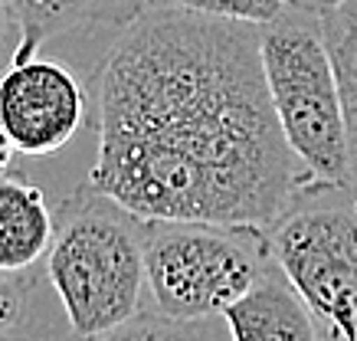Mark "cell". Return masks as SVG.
<instances>
[{
	"instance_id": "cell-1",
	"label": "cell",
	"mask_w": 357,
	"mask_h": 341,
	"mask_svg": "<svg viewBox=\"0 0 357 341\" xmlns=\"http://www.w3.org/2000/svg\"><path fill=\"white\" fill-rule=\"evenodd\" d=\"M89 188L141 220L269 227L308 174L272 112L259 26L148 7L96 89Z\"/></svg>"
},
{
	"instance_id": "cell-2",
	"label": "cell",
	"mask_w": 357,
	"mask_h": 341,
	"mask_svg": "<svg viewBox=\"0 0 357 341\" xmlns=\"http://www.w3.org/2000/svg\"><path fill=\"white\" fill-rule=\"evenodd\" d=\"M46 275L79 341L135 319L144 298V220L79 184L56 207Z\"/></svg>"
},
{
	"instance_id": "cell-3",
	"label": "cell",
	"mask_w": 357,
	"mask_h": 341,
	"mask_svg": "<svg viewBox=\"0 0 357 341\" xmlns=\"http://www.w3.org/2000/svg\"><path fill=\"white\" fill-rule=\"evenodd\" d=\"M259 56L272 112L305 174L351 184L344 112L321 17L285 3L275 20L259 26Z\"/></svg>"
},
{
	"instance_id": "cell-4",
	"label": "cell",
	"mask_w": 357,
	"mask_h": 341,
	"mask_svg": "<svg viewBox=\"0 0 357 341\" xmlns=\"http://www.w3.org/2000/svg\"><path fill=\"white\" fill-rule=\"evenodd\" d=\"M269 256L328 338L357 341V188L308 177L266 227Z\"/></svg>"
},
{
	"instance_id": "cell-5",
	"label": "cell",
	"mask_w": 357,
	"mask_h": 341,
	"mask_svg": "<svg viewBox=\"0 0 357 341\" xmlns=\"http://www.w3.org/2000/svg\"><path fill=\"white\" fill-rule=\"evenodd\" d=\"M272 266L262 227L144 220V286L171 319L210 321Z\"/></svg>"
},
{
	"instance_id": "cell-6",
	"label": "cell",
	"mask_w": 357,
	"mask_h": 341,
	"mask_svg": "<svg viewBox=\"0 0 357 341\" xmlns=\"http://www.w3.org/2000/svg\"><path fill=\"white\" fill-rule=\"evenodd\" d=\"M86 89L59 59H13L0 73V125L23 158H50L86 121Z\"/></svg>"
},
{
	"instance_id": "cell-7",
	"label": "cell",
	"mask_w": 357,
	"mask_h": 341,
	"mask_svg": "<svg viewBox=\"0 0 357 341\" xmlns=\"http://www.w3.org/2000/svg\"><path fill=\"white\" fill-rule=\"evenodd\" d=\"M223 321L233 341H331L275 263L223 312Z\"/></svg>"
},
{
	"instance_id": "cell-8",
	"label": "cell",
	"mask_w": 357,
	"mask_h": 341,
	"mask_svg": "<svg viewBox=\"0 0 357 341\" xmlns=\"http://www.w3.org/2000/svg\"><path fill=\"white\" fill-rule=\"evenodd\" d=\"M56 236V213L40 184L20 171L0 174V273H33Z\"/></svg>"
},
{
	"instance_id": "cell-9",
	"label": "cell",
	"mask_w": 357,
	"mask_h": 341,
	"mask_svg": "<svg viewBox=\"0 0 357 341\" xmlns=\"http://www.w3.org/2000/svg\"><path fill=\"white\" fill-rule=\"evenodd\" d=\"M7 7L20 26L13 59H30L53 36L82 26H128L148 10V0H7Z\"/></svg>"
},
{
	"instance_id": "cell-10",
	"label": "cell",
	"mask_w": 357,
	"mask_h": 341,
	"mask_svg": "<svg viewBox=\"0 0 357 341\" xmlns=\"http://www.w3.org/2000/svg\"><path fill=\"white\" fill-rule=\"evenodd\" d=\"M321 33L337 79V96L347 128V158L351 184L357 188V0H347L335 10L321 13Z\"/></svg>"
},
{
	"instance_id": "cell-11",
	"label": "cell",
	"mask_w": 357,
	"mask_h": 341,
	"mask_svg": "<svg viewBox=\"0 0 357 341\" xmlns=\"http://www.w3.org/2000/svg\"><path fill=\"white\" fill-rule=\"evenodd\" d=\"M89 341H217L210 321H187L171 319V315H135V319L121 321L119 328L105 331L98 338Z\"/></svg>"
},
{
	"instance_id": "cell-12",
	"label": "cell",
	"mask_w": 357,
	"mask_h": 341,
	"mask_svg": "<svg viewBox=\"0 0 357 341\" xmlns=\"http://www.w3.org/2000/svg\"><path fill=\"white\" fill-rule=\"evenodd\" d=\"M289 0H148V7H174V10H190L217 20H236V23H262L275 20L285 10Z\"/></svg>"
},
{
	"instance_id": "cell-13",
	"label": "cell",
	"mask_w": 357,
	"mask_h": 341,
	"mask_svg": "<svg viewBox=\"0 0 357 341\" xmlns=\"http://www.w3.org/2000/svg\"><path fill=\"white\" fill-rule=\"evenodd\" d=\"M33 273H0V338H10L30 315Z\"/></svg>"
},
{
	"instance_id": "cell-14",
	"label": "cell",
	"mask_w": 357,
	"mask_h": 341,
	"mask_svg": "<svg viewBox=\"0 0 357 341\" xmlns=\"http://www.w3.org/2000/svg\"><path fill=\"white\" fill-rule=\"evenodd\" d=\"M17 43H20V26L13 20L7 0H0V73L10 66L13 53H17Z\"/></svg>"
},
{
	"instance_id": "cell-15",
	"label": "cell",
	"mask_w": 357,
	"mask_h": 341,
	"mask_svg": "<svg viewBox=\"0 0 357 341\" xmlns=\"http://www.w3.org/2000/svg\"><path fill=\"white\" fill-rule=\"evenodd\" d=\"M341 3H347V0H289V7H298V10L314 13V17L335 10V7H341Z\"/></svg>"
},
{
	"instance_id": "cell-16",
	"label": "cell",
	"mask_w": 357,
	"mask_h": 341,
	"mask_svg": "<svg viewBox=\"0 0 357 341\" xmlns=\"http://www.w3.org/2000/svg\"><path fill=\"white\" fill-rule=\"evenodd\" d=\"M13 154H17V148H13V142H10V135H7V128L0 125V174H3V171H10Z\"/></svg>"
},
{
	"instance_id": "cell-17",
	"label": "cell",
	"mask_w": 357,
	"mask_h": 341,
	"mask_svg": "<svg viewBox=\"0 0 357 341\" xmlns=\"http://www.w3.org/2000/svg\"><path fill=\"white\" fill-rule=\"evenodd\" d=\"M0 341H23V338H13V335H10V338H0Z\"/></svg>"
}]
</instances>
